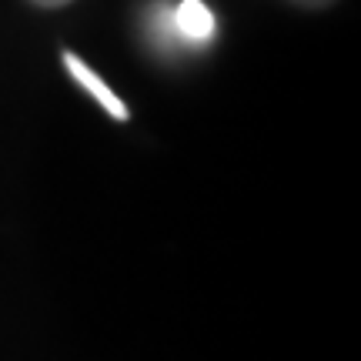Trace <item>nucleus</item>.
I'll use <instances>...</instances> for the list:
<instances>
[{
  "instance_id": "obj_1",
  "label": "nucleus",
  "mask_w": 361,
  "mask_h": 361,
  "mask_svg": "<svg viewBox=\"0 0 361 361\" xmlns=\"http://www.w3.org/2000/svg\"><path fill=\"white\" fill-rule=\"evenodd\" d=\"M64 67L71 71V78H74V84L87 90L90 97H94V101L101 104V107H104V111H107L111 117H114V121H128V117H130L128 104L121 101V97H117L114 90L107 87V80H104L101 74H94V71H90V67L84 64V61H80L78 54H64Z\"/></svg>"
},
{
  "instance_id": "obj_2",
  "label": "nucleus",
  "mask_w": 361,
  "mask_h": 361,
  "mask_svg": "<svg viewBox=\"0 0 361 361\" xmlns=\"http://www.w3.org/2000/svg\"><path fill=\"white\" fill-rule=\"evenodd\" d=\"M174 27H178L180 37L188 40H207L214 34V17L201 0H184L178 11H174Z\"/></svg>"
},
{
  "instance_id": "obj_3",
  "label": "nucleus",
  "mask_w": 361,
  "mask_h": 361,
  "mask_svg": "<svg viewBox=\"0 0 361 361\" xmlns=\"http://www.w3.org/2000/svg\"><path fill=\"white\" fill-rule=\"evenodd\" d=\"M34 7H44V11H57V7H67V4H74V0H30Z\"/></svg>"
},
{
  "instance_id": "obj_4",
  "label": "nucleus",
  "mask_w": 361,
  "mask_h": 361,
  "mask_svg": "<svg viewBox=\"0 0 361 361\" xmlns=\"http://www.w3.org/2000/svg\"><path fill=\"white\" fill-rule=\"evenodd\" d=\"M298 7H311V11H322V7H331L335 0H291Z\"/></svg>"
}]
</instances>
